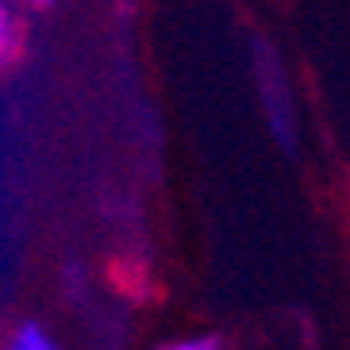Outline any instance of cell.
Listing matches in <instances>:
<instances>
[{"label": "cell", "instance_id": "cell-1", "mask_svg": "<svg viewBox=\"0 0 350 350\" xmlns=\"http://www.w3.org/2000/svg\"><path fill=\"white\" fill-rule=\"evenodd\" d=\"M8 350H54V342L42 335L39 327H23L16 339H12V347Z\"/></svg>", "mask_w": 350, "mask_h": 350}, {"label": "cell", "instance_id": "cell-2", "mask_svg": "<svg viewBox=\"0 0 350 350\" xmlns=\"http://www.w3.org/2000/svg\"><path fill=\"white\" fill-rule=\"evenodd\" d=\"M174 350H208V347H174Z\"/></svg>", "mask_w": 350, "mask_h": 350}]
</instances>
